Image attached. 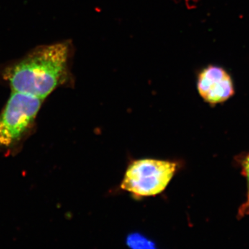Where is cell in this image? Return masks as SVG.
Returning a JSON list of instances; mask_svg holds the SVG:
<instances>
[{
	"mask_svg": "<svg viewBox=\"0 0 249 249\" xmlns=\"http://www.w3.org/2000/svg\"><path fill=\"white\" fill-rule=\"evenodd\" d=\"M71 40L41 45L5 67L2 77L12 91L45 100L54 90L73 83Z\"/></svg>",
	"mask_w": 249,
	"mask_h": 249,
	"instance_id": "cell-1",
	"label": "cell"
},
{
	"mask_svg": "<svg viewBox=\"0 0 249 249\" xmlns=\"http://www.w3.org/2000/svg\"><path fill=\"white\" fill-rule=\"evenodd\" d=\"M178 168V163L171 160H134L124 174L121 188L138 199L158 196L166 189Z\"/></svg>",
	"mask_w": 249,
	"mask_h": 249,
	"instance_id": "cell-2",
	"label": "cell"
},
{
	"mask_svg": "<svg viewBox=\"0 0 249 249\" xmlns=\"http://www.w3.org/2000/svg\"><path fill=\"white\" fill-rule=\"evenodd\" d=\"M44 99L12 91L0 115V145L17 142L35 119Z\"/></svg>",
	"mask_w": 249,
	"mask_h": 249,
	"instance_id": "cell-3",
	"label": "cell"
},
{
	"mask_svg": "<svg viewBox=\"0 0 249 249\" xmlns=\"http://www.w3.org/2000/svg\"><path fill=\"white\" fill-rule=\"evenodd\" d=\"M199 96L211 106L226 102L235 94L233 80L222 67L210 65L201 69L196 77Z\"/></svg>",
	"mask_w": 249,
	"mask_h": 249,
	"instance_id": "cell-4",
	"label": "cell"
},
{
	"mask_svg": "<svg viewBox=\"0 0 249 249\" xmlns=\"http://www.w3.org/2000/svg\"><path fill=\"white\" fill-rule=\"evenodd\" d=\"M242 175L247 178V193L246 201L239 208L237 214L239 218H243L249 215V154L242 160Z\"/></svg>",
	"mask_w": 249,
	"mask_h": 249,
	"instance_id": "cell-5",
	"label": "cell"
},
{
	"mask_svg": "<svg viewBox=\"0 0 249 249\" xmlns=\"http://www.w3.org/2000/svg\"><path fill=\"white\" fill-rule=\"evenodd\" d=\"M127 244L132 248L149 249L154 246L153 242L140 234H132L127 239Z\"/></svg>",
	"mask_w": 249,
	"mask_h": 249,
	"instance_id": "cell-6",
	"label": "cell"
}]
</instances>
